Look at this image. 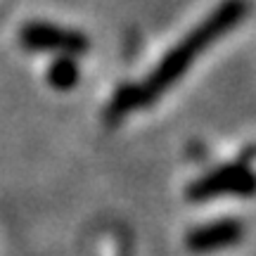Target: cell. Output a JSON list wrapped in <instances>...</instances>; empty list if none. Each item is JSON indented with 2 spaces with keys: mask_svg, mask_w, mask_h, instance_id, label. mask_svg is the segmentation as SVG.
<instances>
[{
  "mask_svg": "<svg viewBox=\"0 0 256 256\" xmlns=\"http://www.w3.org/2000/svg\"><path fill=\"white\" fill-rule=\"evenodd\" d=\"M244 220L235 216L214 218L200 226H192L185 232V247L192 254H214L220 249H228L244 240Z\"/></svg>",
  "mask_w": 256,
  "mask_h": 256,
  "instance_id": "277c9868",
  "label": "cell"
},
{
  "mask_svg": "<svg viewBox=\"0 0 256 256\" xmlns=\"http://www.w3.org/2000/svg\"><path fill=\"white\" fill-rule=\"evenodd\" d=\"M249 159H252V147L244 150V156L238 162H228L202 174L185 188V200L192 204H202L220 197H252L254 171L249 166Z\"/></svg>",
  "mask_w": 256,
  "mask_h": 256,
  "instance_id": "7a4b0ae2",
  "label": "cell"
},
{
  "mask_svg": "<svg viewBox=\"0 0 256 256\" xmlns=\"http://www.w3.org/2000/svg\"><path fill=\"white\" fill-rule=\"evenodd\" d=\"M19 46L31 52H57V55L78 57L90 50V38L78 28L34 19L19 28Z\"/></svg>",
  "mask_w": 256,
  "mask_h": 256,
  "instance_id": "3957f363",
  "label": "cell"
},
{
  "mask_svg": "<svg viewBox=\"0 0 256 256\" xmlns=\"http://www.w3.org/2000/svg\"><path fill=\"white\" fill-rule=\"evenodd\" d=\"M133 110H138L136 107V88H133V83H126V86H121L119 90H116V95L112 98L104 116H107L110 124H116V121H121L128 112H133Z\"/></svg>",
  "mask_w": 256,
  "mask_h": 256,
  "instance_id": "8992f818",
  "label": "cell"
},
{
  "mask_svg": "<svg viewBox=\"0 0 256 256\" xmlns=\"http://www.w3.org/2000/svg\"><path fill=\"white\" fill-rule=\"evenodd\" d=\"M46 81L52 90H74L78 81H81V66L72 55H60L55 57L46 72Z\"/></svg>",
  "mask_w": 256,
  "mask_h": 256,
  "instance_id": "5b68a950",
  "label": "cell"
},
{
  "mask_svg": "<svg viewBox=\"0 0 256 256\" xmlns=\"http://www.w3.org/2000/svg\"><path fill=\"white\" fill-rule=\"evenodd\" d=\"M249 12L247 0H223L218 8H214L202 19L194 28H190L168 52H166L152 72L147 74L145 81L133 83L136 88V107H150L156 100H162L168 88H174L176 83L183 78L188 69L197 62L202 52H206L216 40L230 34L235 26H240Z\"/></svg>",
  "mask_w": 256,
  "mask_h": 256,
  "instance_id": "6da1fadb",
  "label": "cell"
}]
</instances>
